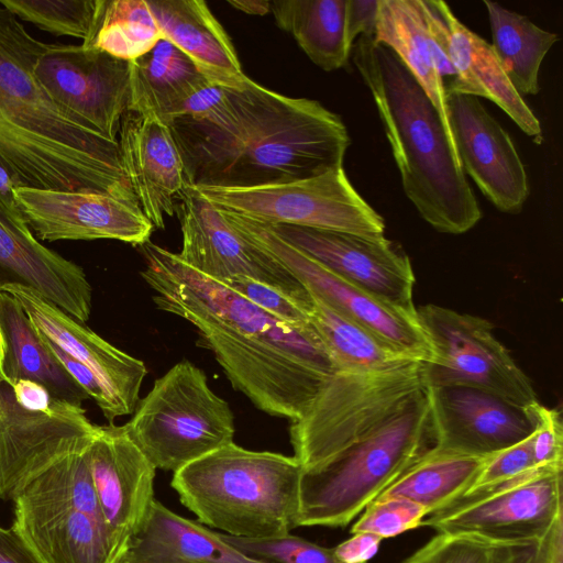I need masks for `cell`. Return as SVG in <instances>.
<instances>
[{"instance_id": "cell-41", "label": "cell", "mask_w": 563, "mask_h": 563, "mask_svg": "<svg viewBox=\"0 0 563 563\" xmlns=\"http://www.w3.org/2000/svg\"><path fill=\"white\" fill-rule=\"evenodd\" d=\"M178 118L206 122L219 129L231 128L236 122V110L230 89L206 79L184 100Z\"/></svg>"}, {"instance_id": "cell-45", "label": "cell", "mask_w": 563, "mask_h": 563, "mask_svg": "<svg viewBox=\"0 0 563 563\" xmlns=\"http://www.w3.org/2000/svg\"><path fill=\"white\" fill-rule=\"evenodd\" d=\"M38 331V330H37ZM40 332V331H38ZM41 333V332H40ZM42 334V333H41ZM43 335V334H42ZM48 347L60 362L64 368L70 374L76 383L86 391L89 398L93 399L102 415L107 409V400L102 387L93 374L73 356L63 351L59 346L51 342L43 335Z\"/></svg>"}, {"instance_id": "cell-32", "label": "cell", "mask_w": 563, "mask_h": 563, "mask_svg": "<svg viewBox=\"0 0 563 563\" xmlns=\"http://www.w3.org/2000/svg\"><path fill=\"white\" fill-rule=\"evenodd\" d=\"M309 294V322L331 356L335 369L387 372L420 363Z\"/></svg>"}, {"instance_id": "cell-35", "label": "cell", "mask_w": 563, "mask_h": 563, "mask_svg": "<svg viewBox=\"0 0 563 563\" xmlns=\"http://www.w3.org/2000/svg\"><path fill=\"white\" fill-rule=\"evenodd\" d=\"M163 38L147 0H97L84 47L132 62Z\"/></svg>"}, {"instance_id": "cell-19", "label": "cell", "mask_w": 563, "mask_h": 563, "mask_svg": "<svg viewBox=\"0 0 563 563\" xmlns=\"http://www.w3.org/2000/svg\"><path fill=\"white\" fill-rule=\"evenodd\" d=\"M331 273L409 312L413 305L415 273L396 242L346 232L295 225H268Z\"/></svg>"}, {"instance_id": "cell-52", "label": "cell", "mask_w": 563, "mask_h": 563, "mask_svg": "<svg viewBox=\"0 0 563 563\" xmlns=\"http://www.w3.org/2000/svg\"><path fill=\"white\" fill-rule=\"evenodd\" d=\"M551 563H563V543L558 547Z\"/></svg>"}, {"instance_id": "cell-9", "label": "cell", "mask_w": 563, "mask_h": 563, "mask_svg": "<svg viewBox=\"0 0 563 563\" xmlns=\"http://www.w3.org/2000/svg\"><path fill=\"white\" fill-rule=\"evenodd\" d=\"M421 363L387 372L336 368L310 406L290 422L294 456L302 470L324 463L393 417L423 388Z\"/></svg>"}, {"instance_id": "cell-20", "label": "cell", "mask_w": 563, "mask_h": 563, "mask_svg": "<svg viewBox=\"0 0 563 563\" xmlns=\"http://www.w3.org/2000/svg\"><path fill=\"white\" fill-rule=\"evenodd\" d=\"M446 106L465 175L499 211L519 213L529 196V185L509 134L477 97L446 91Z\"/></svg>"}, {"instance_id": "cell-30", "label": "cell", "mask_w": 563, "mask_h": 563, "mask_svg": "<svg viewBox=\"0 0 563 563\" xmlns=\"http://www.w3.org/2000/svg\"><path fill=\"white\" fill-rule=\"evenodd\" d=\"M207 78L174 44L162 38L131 62L128 111L152 115L169 125L190 92Z\"/></svg>"}, {"instance_id": "cell-17", "label": "cell", "mask_w": 563, "mask_h": 563, "mask_svg": "<svg viewBox=\"0 0 563 563\" xmlns=\"http://www.w3.org/2000/svg\"><path fill=\"white\" fill-rule=\"evenodd\" d=\"M13 199L29 227L44 241L107 239L141 246L154 231L132 198L18 186Z\"/></svg>"}, {"instance_id": "cell-10", "label": "cell", "mask_w": 563, "mask_h": 563, "mask_svg": "<svg viewBox=\"0 0 563 563\" xmlns=\"http://www.w3.org/2000/svg\"><path fill=\"white\" fill-rule=\"evenodd\" d=\"M217 209L267 225L382 238L385 222L338 167L313 177L254 187H192Z\"/></svg>"}, {"instance_id": "cell-24", "label": "cell", "mask_w": 563, "mask_h": 563, "mask_svg": "<svg viewBox=\"0 0 563 563\" xmlns=\"http://www.w3.org/2000/svg\"><path fill=\"white\" fill-rule=\"evenodd\" d=\"M122 170L144 214L154 229H164L166 218L188 181L169 125L152 115L126 111L117 136Z\"/></svg>"}, {"instance_id": "cell-44", "label": "cell", "mask_w": 563, "mask_h": 563, "mask_svg": "<svg viewBox=\"0 0 563 563\" xmlns=\"http://www.w3.org/2000/svg\"><path fill=\"white\" fill-rule=\"evenodd\" d=\"M563 543V519L541 539L499 542L493 563H551Z\"/></svg>"}, {"instance_id": "cell-7", "label": "cell", "mask_w": 563, "mask_h": 563, "mask_svg": "<svg viewBox=\"0 0 563 563\" xmlns=\"http://www.w3.org/2000/svg\"><path fill=\"white\" fill-rule=\"evenodd\" d=\"M12 501L11 528L41 563H123L131 540L101 518L84 459L57 462Z\"/></svg>"}, {"instance_id": "cell-26", "label": "cell", "mask_w": 563, "mask_h": 563, "mask_svg": "<svg viewBox=\"0 0 563 563\" xmlns=\"http://www.w3.org/2000/svg\"><path fill=\"white\" fill-rule=\"evenodd\" d=\"M163 38L180 49L211 82L240 90L243 73L228 33L202 0H151Z\"/></svg>"}, {"instance_id": "cell-2", "label": "cell", "mask_w": 563, "mask_h": 563, "mask_svg": "<svg viewBox=\"0 0 563 563\" xmlns=\"http://www.w3.org/2000/svg\"><path fill=\"white\" fill-rule=\"evenodd\" d=\"M230 92L236 110L231 128L189 118L169 124L188 186L280 184L343 166L350 135L319 101L284 96L251 78Z\"/></svg>"}, {"instance_id": "cell-5", "label": "cell", "mask_w": 563, "mask_h": 563, "mask_svg": "<svg viewBox=\"0 0 563 563\" xmlns=\"http://www.w3.org/2000/svg\"><path fill=\"white\" fill-rule=\"evenodd\" d=\"M302 467L296 457L234 442L174 473L180 503L224 534L265 539L299 527Z\"/></svg>"}, {"instance_id": "cell-18", "label": "cell", "mask_w": 563, "mask_h": 563, "mask_svg": "<svg viewBox=\"0 0 563 563\" xmlns=\"http://www.w3.org/2000/svg\"><path fill=\"white\" fill-rule=\"evenodd\" d=\"M23 308L32 324L51 342L86 366L102 387L109 423L134 412L147 374L143 361L110 344L32 287L18 280L0 284Z\"/></svg>"}, {"instance_id": "cell-14", "label": "cell", "mask_w": 563, "mask_h": 563, "mask_svg": "<svg viewBox=\"0 0 563 563\" xmlns=\"http://www.w3.org/2000/svg\"><path fill=\"white\" fill-rule=\"evenodd\" d=\"M99 428L81 405L64 401L49 413L22 408L0 372V498L13 500L52 465L85 452Z\"/></svg>"}, {"instance_id": "cell-40", "label": "cell", "mask_w": 563, "mask_h": 563, "mask_svg": "<svg viewBox=\"0 0 563 563\" xmlns=\"http://www.w3.org/2000/svg\"><path fill=\"white\" fill-rule=\"evenodd\" d=\"M221 283L287 324L305 327L310 323L308 318L310 303H301L272 286L243 276L233 277Z\"/></svg>"}, {"instance_id": "cell-1", "label": "cell", "mask_w": 563, "mask_h": 563, "mask_svg": "<svg viewBox=\"0 0 563 563\" xmlns=\"http://www.w3.org/2000/svg\"><path fill=\"white\" fill-rule=\"evenodd\" d=\"M140 272L155 306L191 323L231 385L267 415L306 412L335 365L309 323L287 324L151 241Z\"/></svg>"}, {"instance_id": "cell-46", "label": "cell", "mask_w": 563, "mask_h": 563, "mask_svg": "<svg viewBox=\"0 0 563 563\" xmlns=\"http://www.w3.org/2000/svg\"><path fill=\"white\" fill-rule=\"evenodd\" d=\"M377 8L378 0H347L346 32L353 47L358 36H374Z\"/></svg>"}, {"instance_id": "cell-28", "label": "cell", "mask_w": 563, "mask_h": 563, "mask_svg": "<svg viewBox=\"0 0 563 563\" xmlns=\"http://www.w3.org/2000/svg\"><path fill=\"white\" fill-rule=\"evenodd\" d=\"M123 563H263L229 544L220 532L181 517L158 500L132 537Z\"/></svg>"}, {"instance_id": "cell-16", "label": "cell", "mask_w": 563, "mask_h": 563, "mask_svg": "<svg viewBox=\"0 0 563 563\" xmlns=\"http://www.w3.org/2000/svg\"><path fill=\"white\" fill-rule=\"evenodd\" d=\"M176 214L183 236L177 255L194 269L219 282L253 278L310 303L309 291L284 265L243 239L192 187L180 194Z\"/></svg>"}, {"instance_id": "cell-4", "label": "cell", "mask_w": 563, "mask_h": 563, "mask_svg": "<svg viewBox=\"0 0 563 563\" xmlns=\"http://www.w3.org/2000/svg\"><path fill=\"white\" fill-rule=\"evenodd\" d=\"M353 49L354 65L374 99L405 195L437 231L467 232L482 212L435 107L391 49L367 36H360Z\"/></svg>"}, {"instance_id": "cell-37", "label": "cell", "mask_w": 563, "mask_h": 563, "mask_svg": "<svg viewBox=\"0 0 563 563\" xmlns=\"http://www.w3.org/2000/svg\"><path fill=\"white\" fill-rule=\"evenodd\" d=\"M221 537L247 558L263 563H341L333 548H324L290 533L265 539L224 533Z\"/></svg>"}, {"instance_id": "cell-22", "label": "cell", "mask_w": 563, "mask_h": 563, "mask_svg": "<svg viewBox=\"0 0 563 563\" xmlns=\"http://www.w3.org/2000/svg\"><path fill=\"white\" fill-rule=\"evenodd\" d=\"M434 449L488 456L528 438L525 411L488 391L467 386H427Z\"/></svg>"}, {"instance_id": "cell-53", "label": "cell", "mask_w": 563, "mask_h": 563, "mask_svg": "<svg viewBox=\"0 0 563 563\" xmlns=\"http://www.w3.org/2000/svg\"><path fill=\"white\" fill-rule=\"evenodd\" d=\"M3 357H4V342H3V338H2V333H1V328H0V372L1 373H2Z\"/></svg>"}, {"instance_id": "cell-36", "label": "cell", "mask_w": 563, "mask_h": 563, "mask_svg": "<svg viewBox=\"0 0 563 563\" xmlns=\"http://www.w3.org/2000/svg\"><path fill=\"white\" fill-rule=\"evenodd\" d=\"M97 0H0L16 19L57 36L86 40Z\"/></svg>"}, {"instance_id": "cell-48", "label": "cell", "mask_w": 563, "mask_h": 563, "mask_svg": "<svg viewBox=\"0 0 563 563\" xmlns=\"http://www.w3.org/2000/svg\"><path fill=\"white\" fill-rule=\"evenodd\" d=\"M382 540L367 532L352 533L333 548V553L341 563H367L378 552Z\"/></svg>"}, {"instance_id": "cell-3", "label": "cell", "mask_w": 563, "mask_h": 563, "mask_svg": "<svg viewBox=\"0 0 563 563\" xmlns=\"http://www.w3.org/2000/svg\"><path fill=\"white\" fill-rule=\"evenodd\" d=\"M45 44L0 4V159L21 186L136 199L117 142L59 107L36 77Z\"/></svg>"}, {"instance_id": "cell-43", "label": "cell", "mask_w": 563, "mask_h": 563, "mask_svg": "<svg viewBox=\"0 0 563 563\" xmlns=\"http://www.w3.org/2000/svg\"><path fill=\"white\" fill-rule=\"evenodd\" d=\"M534 466L530 434L525 440L489 455L468 489L507 481Z\"/></svg>"}, {"instance_id": "cell-33", "label": "cell", "mask_w": 563, "mask_h": 563, "mask_svg": "<svg viewBox=\"0 0 563 563\" xmlns=\"http://www.w3.org/2000/svg\"><path fill=\"white\" fill-rule=\"evenodd\" d=\"M493 37L492 47L506 76L521 95L540 91L539 70L559 35L540 29L527 16L484 0Z\"/></svg>"}, {"instance_id": "cell-23", "label": "cell", "mask_w": 563, "mask_h": 563, "mask_svg": "<svg viewBox=\"0 0 563 563\" xmlns=\"http://www.w3.org/2000/svg\"><path fill=\"white\" fill-rule=\"evenodd\" d=\"M85 455L106 523L120 538L131 540L155 500L156 467L124 427L113 423L100 426Z\"/></svg>"}, {"instance_id": "cell-15", "label": "cell", "mask_w": 563, "mask_h": 563, "mask_svg": "<svg viewBox=\"0 0 563 563\" xmlns=\"http://www.w3.org/2000/svg\"><path fill=\"white\" fill-rule=\"evenodd\" d=\"M131 62L73 44H45L34 71L51 98L82 124L117 142L130 104Z\"/></svg>"}, {"instance_id": "cell-47", "label": "cell", "mask_w": 563, "mask_h": 563, "mask_svg": "<svg viewBox=\"0 0 563 563\" xmlns=\"http://www.w3.org/2000/svg\"><path fill=\"white\" fill-rule=\"evenodd\" d=\"M10 385L18 404L32 412L49 413L64 402L52 397L41 384L29 379H16L11 382Z\"/></svg>"}, {"instance_id": "cell-6", "label": "cell", "mask_w": 563, "mask_h": 563, "mask_svg": "<svg viewBox=\"0 0 563 563\" xmlns=\"http://www.w3.org/2000/svg\"><path fill=\"white\" fill-rule=\"evenodd\" d=\"M434 444L423 387L367 435L324 463L302 470L299 527H346Z\"/></svg>"}, {"instance_id": "cell-29", "label": "cell", "mask_w": 563, "mask_h": 563, "mask_svg": "<svg viewBox=\"0 0 563 563\" xmlns=\"http://www.w3.org/2000/svg\"><path fill=\"white\" fill-rule=\"evenodd\" d=\"M0 328L4 342L2 373L9 384L29 379L44 386L52 397L74 405L89 398L53 354L20 303L2 290Z\"/></svg>"}, {"instance_id": "cell-13", "label": "cell", "mask_w": 563, "mask_h": 563, "mask_svg": "<svg viewBox=\"0 0 563 563\" xmlns=\"http://www.w3.org/2000/svg\"><path fill=\"white\" fill-rule=\"evenodd\" d=\"M219 211L243 239L284 265L309 292L334 311L407 356L420 363L432 361V346L419 324L416 312L393 306L336 276L283 240L267 224Z\"/></svg>"}, {"instance_id": "cell-12", "label": "cell", "mask_w": 563, "mask_h": 563, "mask_svg": "<svg viewBox=\"0 0 563 563\" xmlns=\"http://www.w3.org/2000/svg\"><path fill=\"white\" fill-rule=\"evenodd\" d=\"M562 470L563 465L534 466L507 481L468 489L427 515L421 527L493 542L541 539L563 519Z\"/></svg>"}, {"instance_id": "cell-50", "label": "cell", "mask_w": 563, "mask_h": 563, "mask_svg": "<svg viewBox=\"0 0 563 563\" xmlns=\"http://www.w3.org/2000/svg\"><path fill=\"white\" fill-rule=\"evenodd\" d=\"M234 9L253 15H264L271 12V1L266 0H228Z\"/></svg>"}, {"instance_id": "cell-21", "label": "cell", "mask_w": 563, "mask_h": 563, "mask_svg": "<svg viewBox=\"0 0 563 563\" xmlns=\"http://www.w3.org/2000/svg\"><path fill=\"white\" fill-rule=\"evenodd\" d=\"M443 4L441 0H378L373 41L391 49L426 91L457 154L443 80L455 75Z\"/></svg>"}, {"instance_id": "cell-49", "label": "cell", "mask_w": 563, "mask_h": 563, "mask_svg": "<svg viewBox=\"0 0 563 563\" xmlns=\"http://www.w3.org/2000/svg\"><path fill=\"white\" fill-rule=\"evenodd\" d=\"M0 563H41L12 528L0 527Z\"/></svg>"}, {"instance_id": "cell-42", "label": "cell", "mask_w": 563, "mask_h": 563, "mask_svg": "<svg viewBox=\"0 0 563 563\" xmlns=\"http://www.w3.org/2000/svg\"><path fill=\"white\" fill-rule=\"evenodd\" d=\"M525 413L532 427L531 444L537 466L563 465V426L559 410L536 401Z\"/></svg>"}, {"instance_id": "cell-25", "label": "cell", "mask_w": 563, "mask_h": 563, "mask_svg": "<svg viewBox=\"0 0 563 563\" xmlns=\"http://www.w3.org/2000/svg\"><path fill=\"white\" fill-rule=\"evenodd\" d=\"M0 266L80 323L92 289L82 268L38 242L15 203L0 194Z\"/></svg>"}, {"instance_id": "cell-11", "label": "cell", "mask_w": 563, "mask_h": 563, "mask_svg": "<svg viewBox=\"0 0 563 563\" xmlns=\"http://www.w3.org/2000/svg\"><path fill=\"white\" fill-rule=\"evenodd\" d=\"M433 358L421 363L427 386H467L494 394L525 410L538 401L527 374L494 334L486 319L428 303L416 308Z\"/></svg>"}, {"instance_id": "cell-34", "label": "cell", "mask_w": 563, "mask_h": 563, "mask_svg": "<svg viewBox=\"0 0 563 563\" xmlns=\"http://www.w3.org/2000/svg\"><path fill=\"white\" fill-rule=\"evenodd\" d=\"M488 456L448 453L433 448L377 498L404 497L426 507L429 514L439 510L473 485Z\"/></svg>"}, {"instance_id": "cell-38", "label": "cell", "mask_w": 563, "mask_h": 563, "mask_svg": "<svg viewBox=\"0 0 563 563\" xmlns=\"http://www.w3.org/2000/svg\"><path fill=\"white\" fill-rule=\"evenodd\" d=\"M428 509L404 497L376 498L368 504L350 532H367L380 539L394 538L421 527Z\"/></svg>"}, {"instance_id": "cell-8", "label": "cell", "mask_w": 563, "mask_h": 563, "mask_svg": "<svg viewBox=\"0 0 563 563\" xmlns=\"http://www.w3.org/2000/svg\"><path fill=\"white\" fill-rule=\"evenodd\" d=\"M126 433L156 470L172 471L234 442V415L205 372L180 361L154 382Z\"/></svg>"}, {"instance_id": "cell-51", "label": "cell", "mask_w": 563, "mask_h": 563, "mask_svg": "<svg viewBox=\"0 0 563 563\" xmlns=\"http://www.w3.org/2000/svg\"><path fill=\"white\" fill-rule=\"evenodd\" d=\"M18 186L21 184L0 159V194L10 202L15 203L13 189Z\"/></svg>"}, {"instance_id": "cell-31", "label": "cell", "mask_w": 563, "mask_h": 563, "mask_svg": "<svg viewBox=\"0 0 563 563\" xmlns=\"http://www.w3.org/2000/svg\"><path fill=\"white\" fill-rule=\"evenodd\" d=\"M271 12L317 66L333 71L347 64V0H275Z\"/></svg>"}, {"instance_id": "cell-27", "label": "cell", "mask_w": 563, "mask_h": 563, "mask_svg": "<svg viewBox=\"0 0 563 563\" xmlns=\"http://www.w3.org/2000/svg\"><path fill=\"white\" fill-rule=\"evenodd\" d=\"M449 27V53L455 75L446 91L483 97L498 106L536 142L541 141V124L514 88L487 41L464 25L444 2Z\"/></svg>"}, {"instance_id": "cell-39", "label": "cell", "mask_w": 563, "mask_h": 563, "mask_svg": "<svg viewBox=\"0 0 563 563\" xmlns=\"http://www.w3.org/2000/svg\"><path fill=\"white\" fill-rule=\"evenodd\" d=\"M498 543L476 534L438 532L402 563H493Z\"/></svg>"}]
</instances>
